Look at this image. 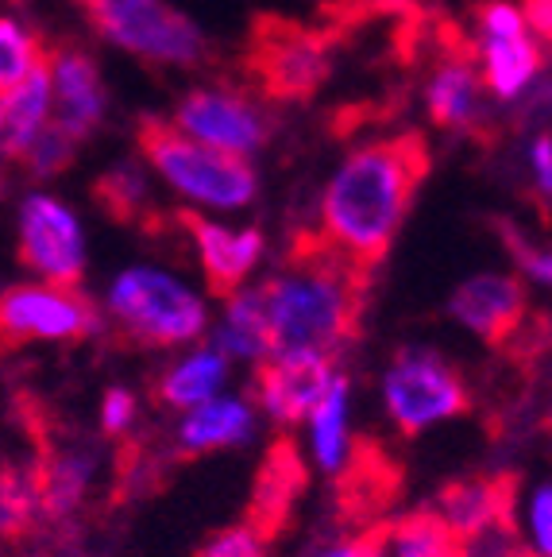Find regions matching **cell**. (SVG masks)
I'll return each mask as SVG.
<instances>
[{
	"label": "cell",
	"instance_id": "obj_1",
	"mask_svg": "<svg viewBox=\"0 0 552 557\" xmlns=\"http://www.w3.org/2000/svg\"><path fill=\"white\" fill-rule=\"evenodd\" d=\"M429 166L432 156L422 132H398L352 148L328 174L313 240L372 275L394 248Z\"/></svg>",
	"mask_w": 552,
	"mask_h": 557
},
{
	"label": "cell",
	"instance_id": "obj_2",
	"mask_svg": "<svg viewBox=\"0 0 552 557\" xmlns=\"http://www.w3.org/2000/svg\"><path fill=\"white\" fill-rule=\"evenodd\" d=\"M367 271L352 268L321 240L293 244L290 263L260 283L271 330V357L278 352H321L337 360L360 333L367 302Z\"/></svg>",
	"mask_w": 552,
	"mask_h": 557
},
{
	"label": "cell",
	"instance_id": "obj_3",
	"mask_svg": "<svg viewBox=\"0 0 552 557\" xmlns=\"http://www.w3.org/2000/svg\"><path fill=\"white\" fill-rule=\"evenodd\" d=\"M109 322L143 348L193 345L209 330V302L178 275L151 263H131L104 290Z\"/></svg>",
	"mask_w": 552,
	"mask_h": 557
},
{
	"label": "cell",
	"instance_id": "obj_4",
	"mask_svg": "<svg viewBox=\"0 0 552 557\" xmlns=\"http://www.w3.org/2000/svg\"><path fill=\"white\" fill-rule=\"evenodd\" d=\"M139 151L151 163V171L171 186L174 194H181L186 201L201 209H243L255 201L260 194V174L251 166V159H236L225 151L201 148L193 139H186L181 132H174L166 121L147 116L139 124Z\"/></svg>",
	"mask_w": 552,
	"mask_h": 557
},
{
	"label": "cell",
	"instance_id": "obj_5",
	"mask_svg": "<svg viewBox=\"0 0 552 557\" xmlns=\"http://www.w3.org/2000/svg\"><path fill=\"white\" fill-rule=\"evenodd\" d=\"M89 24L121 51L155 66H198L205 62V35L171 0H78Z\"/></svg>",
	"mask_w": 552,
	"mask_h": 557
},
{
	"label": "cell",
	"instance_id": "obj_6",
	"mask_svg": "<svg viewBox=\"0 0 552 557\" xmlns=\"http://www.w3.org/2000/svg\"><path fill=\"white\" fill-rule=\"evenodd\" d=\"M382 403L387 414L406 437L425 434L437 422H449L472 410V387L449 357L437 348H402L382 372Z\"/></svg>",
	"mask_w": 552,
	"mask_h": 557
},
{
	"label": "cell",
	"instance_id": "obj_7",
	"mask_svg": "<svg viewBox=\"0 0 552 557\" xmlns=\"http://www.w3.org/2000/svg\"><path fill=\"white\" fill-rule=\"evenodd\" d=\"M475 54L479 82L494 101H518L541 82L544 44L510 0H484L475 9Z\"/></svg>",
	"mask_w": 552,
	"mask_h": 557
},
{
	"label": "cell",
	"instance_id": "obj_8",
	"mask_svg": "<svg viewBox=\"0 0 552 557\" xmlns=\"http://www.w3.org/2000/svg\"><path fill=\"white\" fill-rule=\"evenodd\" d=\"M20 263L35 275V283L51 287H78L86 275L89 248L81 218L54 194L35 190L20 201L16 213Z\"/></svg>",
	"mask_w": 552,
	"mask_h": 557
},
{
	"label": "cell",
	"instance_id": "obj_9",
	"mask_svg": "<svg viewBox=\"0 0 552 557\" xmlns=\"http://www.w3.org/2000/svg\"><path fill=\"white\" fill-rule=\"evenodd\" d=\"M101 330V310L78 287L16 283L0 295V357L39 341H81Z\"/></svg>",
	"mask_w": 552,
	"mask_h": 557
},
{
	"label": "cell",
	"instance_id": "obj_10",
	"mask_svg": "<svg viewBox=\"0 0 552 557\" xmlns=\"http://www.w3.org/2000/svg\"><path fill=\"white\" fill-rule=\"evenodd\" d=\"M174 132L201 144V148L225 151V156L248 159L267 144L271 116L255 97L240 94L233 86H198L174 104Z\"/></svg>",
	"mask_w": 552,
	"mask_h": 557
},
{
	"label": "cell",
	"instance_id": "obj_11",
	"mask_svg": "<svg viewBox=\"0 0 552 557\" xmlns=\"http://www.w3.org/2000/svg\"><path fill=\"white\" fill-rule=\"evenodd\" d=\"M328 51L325 39L298 24H260L251 39V78L267 97L302 101L325 82Z\"/></svg>",
	"mask_w": 552,
	"mask_h": 557
},
{
	"label": "cell",
	"instance_id": "obj_12",
	"mask_svg": "<svg viewBox=\"0 0 552 557\" xmlns=\"http://www.w3.org/2000/svg\"><path fill=\"white\" fill-rule=\"evenodd\" d=\"M337 380V360L321 352H278L255 364V399L275 426L290 430L313 414Z\"/></svg>",
	"mask_w": 552,
	"mask_h": 557
},
{
	"label": "cell",
	"instance_id": "obj_13",
	"mask_svg": "<svg viewBox=\"0 0 552 557\" xmlns=\"http://www.w3.org/2000/svg\"><path fill=\"white\" fill-rule=\"evenodd\" d=\"M514 504H518L514 472H475L440 487L432 511L472 546L487 534H514Z\"/></svg>",
	"mask_w": 552,
	"mask_h": 557
},
{
	"label": "cell",
	"instance_id": "obj_14",
	"mask_svg": "<svg viewBox=\"0 0 552 557\" xmlns=\"http://www.w3.org/2000/svg\"><path fill=\"white\" fill-rule=\"evenodd\" d=\"M449 313L464 330L491 348H502L518 337L529 318V295L526 283L506 271H479L467 275L449 295Z\"/></svg>",
	"mask_w": 552,
	"mask_h": 557
},
{
	"label": "cell",
	"instance_id": "obj_15",
	"mask_svg": "<svg viewBox=\"0 0 552 557\" xmlns=\"http://www.w3.org/2000/svg\"><path fill=\"white\" fill-rule=\"evenodd\" d=\"M305 487H310V465L302 461V449L290 434H278L267 445L260 472L251 480V504L243 515V527H251L271 546L290 527V515L302 504Z\"/></svg>",
	"mask_w": 552,
	"mask_h": 557
},
{
	"label": "cell",
	"instance_id": "obj_16",
	"mask_svg": "<svg viewBox=\"0 0 552 557\" xmlns=\"http://www.w3.org/2000/svg\"><path fill=\"white\" fill-rule=\"evenodd\" d=\"M178 225L198 248V263L205 271V287L216 298H228L248 287V275L263 260V233L260 228H233L225 221H213L205 213L181 209Z\"/></svg>",
	"mask_w": 552,
	"mask_h": 557
},
{
	"label": "cell",
	"instance_id": "obj_17",
	"mask_svg": "<svg viewBox=\"0 0 552 557\" xmlns=\"http://www.w3.org/2000/svg\"><path fill=\"white\" fill-rule=\"evenodd\" d=\"M47 78H51L54 124L74 144L93 136L104 121V82L93 54L81 47H59L47 51Z\"/></svg>",
	"mask_w": 552,
	"mask_h": 557
},
{
	"label": "cell",
	"instance_id": "obj_18",
	"mask_svg": "<svg viewBox=\"0 0 552 557\" xmlns=\"http://www.w3.org/2000/svg\"><path fill=\"white\" fill-rule=\"evenodd\" d=\"M97 457L89 445H51L39 437V453H35V487H39V515L51 522L70 519L86 504L97 480Z\"/></svg>",
	"mask_w": 552,
	"mask_h": 557
},
{
	"label": "cell",
	"instance_id": "obj_19",
	"mask_svg": "<svg viewBox=\"0 0 552 557\" xmlns=\"http://www.w3.org/2000/svg\"><path fill=\"white\" fill-rule=\"evenodd\" d=\"M429 121L449 132H475L487 113V89L479 82L472 54H449L440 59L425 86Z\"/></svg>",
	"mask_w": 552,
	"mask_h": 557
},
{
	"label": "cell",
	"instance_id": "obj_20",
	"mask_svg": "<svg viewBox=\"0 0 552 557\" xmlns=\"http://www.w3.org/2000/svg\"><path fill=\"white\" fill-rule=\"evenodd\" d=\"M251 434H255V410L236 395H216L181 414L174 445L181 457H201L216 449H240L251 442Z\"/></svg>",
	"mask_w": 552,
	"mask_h": 557
},
{
	"label": "cell",
	"instance_id": "obj_21",
	"mask_svg": "<svg viewBox=\"0 0 552 557\" xmlns=\"http://www.w3.org/2000/svg\"><path fill=\"white\" fill-rule=\"evenodd\" d=\"M340 484V507H344L348 519H363L372 522L379 519V511L398 496V469L382 457H375V445L372 442H360L355 453H348L344 469L337 472Z\"/></svg>",
	"mask_w": 552,
	"mask_h": 557
},
{
	"label": "cell",
	"instance_id": "obj_22",
	"mask_svg": "<svg viewBox=\"0 0 552 557\" xmlns=\"http://www.w3.org/2000/svg\"><path fill=\"white\" fill-rule=\"evenodd\" d=\"M51 121H54V101H51L47 66L35 70L32 78H24L20 86L0 94V144L9 148V159H16Z\"/></svg>",
	"mask_w": 552,
	"mask_h": 557
},
{
	"label": "cell",
	"instance_id": "obj_23",
	"mask_svg": "<svg viewBox=\"0 0 552 557\" xmlns=\"http://www.w3.org/2000/svg\"><path fill=\"white\" fill-rule=\"evenodd\" d=\"M213 348L228 364H233V360L260 364V360H267L271 352H275V348H271V330H267V313H263L260 290L243 287L225 298V318L216 325Z\"/></svg>",
	"mask_w": 552,
	"mask_h": 557
},
{
	"label": "cell",
	"instance_id": "obj_24",
	"mask_svg": "<svg viewBox=\"0 0 552 557\" xmlns=\"http://www.w3.org/2000/svg\"><path fill=\"white\" fill-rule=\"evenodd\" d=\"M228 372H233V368H228V360L221 357L216 348H193V352H186L163 380H155V399L163 403V407L186 414V410L201 407V403L216 399V395L225 392Z\"/></svg>",
	"mask_w": 552,
	"mask_h": 557
},
{
	"label": "cell",
	"instance_id": "obj_25",
	"mask_svg": "<svg viewBox=\"0 0 552 557\" xmlns=\"http://www.w3.org/2000/svg\"><path fill=\"white\" fill-rule=\"evenodd\" d=\"M348 403H352V383L344 372H337L333 387L325 392V399L313 407L310 422V449H313V465L321 472H333L337 476L344 469L348 453H352V434H348Z\"/></svg>",
	"mask_w": 552,
	"mask_h": 557
},
{
	"label": "cell",
	"instance_id": "obj_26",
	"mask_svg": "<svg viewBox=\"0 0 552 557\" xmlns=\"http://www.w3.org/2000/svg\"><path fill=\"white\" fill-rule=\"evenodd\" d=\"M382 534H387L390 557H472L467 542L432 507L402 515L390 527H382Z\"/></svg>",
	"mask_w": 552,
	"mask_h": 557
},
{
	"label": "cell",
	"instance_id": "obj_27",
	"mask_svg": "<svg viewBox=\"0 0 552 557\" xmlns=\"http://www.w3.org/2000/svg\"><path fill=\"white\" fill-rule=\"evenodd\" d=\"M39 519L43 515H39V487H35L32 461L0 457V539H27Z\"/></svg>",
	"mask_w": 552,
	"mask_h": 557
},
{
	"label": "cell",
	"instance_id": "obj_28",
	"mask_svg": "<svg viewBox=\"0 0 552 557\" xmlns=\"http://www.w3.org/2000/svg\"><path fill=\"white\" fill-rule=\"evenodd\" d=\"M47 66L43 35L32 32L20 16L0 12V94L32 78L35 70Z\"/></svg>",
	"mask_w": 552,
	"mask_h": 557
},
{
	"label": "cell",
	"instance_id": "obj_29",
	"mask_svg": "<svg viewBox=\"0 0 552 557\" xmlns=\"http://www.w3.org/2000/svg\"><path fill=\"white\" fill-rule=\"evenodd\" d=\"M97 201H101L113 218L131 221L147 206V178L136 163H116L97 178Z\"/></svg>",
	"mask_w": 552,
	"mask_h": 557
},
{
	"label": "cell",
	"instance_id": "obj_30",
	"mask_svg": "<svg viewBox=\"0 0 552 557\" xmlns=\"http://www.w3.org/2000/svg\"><path fill=\"white\" fill-rule=\"evenodd\" d=\"M74 148H78V144L51 121L16 159L24 163V171L32 174V178H54V174H62L74 163Z\"/></svg>",
	"mask_w": 552,
	"mask_h": 557
},
{
	"label": "cell",
	"instance_id": "obj_31",
	"mask_svg": "<svg viewBox=\"0 0 552 557\" xmlns=\"http://www.w3.org/2000/svg\"><path fill=\"white\" fill-rule=\"evenodd\" d=\"M494 233L502 236V244H506L510 260L518 263L522 275L534 278V283H549L552 278V260H549V248H544L541 240H534V236L526 233L522 225H514L510 218H499L494 221Z\"/></svg>",
	"mask_w": 552,
	"mask_h": 557
},
{
	"label": "cell",
	"instance_id": "obj_32",
	"mask_svg": "<svg viewBox=\"0 0 552 557\" xmlns=\"http://www.w3.org/2000/svg\"><path fill=\"white\" fill-rule=\"evenodd\" d=\"M193 557H271V549L251 527L236 522V527H225V531L209 534V539L193 549Z\"/></svg>",
	"mask_w": 552,
	"mask_h": 557
},
{
	"label": "cell",
	"instance_id": "obj_33",
	"mask_svg": "<svg viewBox=\"0 0 552 557\" xmlns=\"http://www.w3.org/2000/svg\"><path fill=\"white\" fill-rule=\"evenodd\" d=\"M552 487L549 484H537L529 492V504H526V542H529V554L534 557H549L552 554Z\"/></svg>",
	"mask_w": 552,
	"mask_h": 557
},
{
	"label": "cell",
	"instance_id": "obj_34",
	"mask_svg": "<svg viewBox=\"0 0 552 557\" xmlns=\"http://www.w3.org/2000/svg\"><path fill=\"white\" fill-rule=\"evenodd\" d=\"M136 410H139V403H136V395H131L128 387H109V392H104V399H101L104 434H109V437L128 434V426L136 422Z\"/></svg>",
	"mask_w": 552,
	"mask_h": 557
},
{
	"label": "cell",
	"instance_id": "obj_35",
	"mask_svg": "<svg viewBox=\"0 0 552 557\" xmlns=\"http://www.w3.org/2000/svg\"><path fill=\"white\" fill-rule=\"evenodd\" d=\"M552 139H549V132H541V136L529 144V151H526V159H529V174H534V183H537V190H541V198H549V190H552Z\"/></svg>",
	"mask_w": 552,
	"mask_h": 557
},
{
	"label": "cell",
	"instance_id": "obj_36",
	"mask_svg": "<svg viewBox=\"0 0 552 557\" xmlns=\"http://www.w3.org/2000/svg\"><path fill=\"white\" fill-rule=\"evenodd\" d=\"M367 534H372V531H363V534H352V539L333 542V546L317 549V557H363V554H367Z\"/></svg>",
	"mask_w": 552,
	"mask_h": 557
},
{
	"label": "cell",
	"instance_id": "obj_37",
	"mask_svg": "<svg viewBox=\"0 0 552 557\" xmlns=\"http://www.w3.org/2000/svg\"><path fill=\"white\" fill-rule=\"evenodd\" d=\"M4 166H9V148L0 144V190H4Z\"/></svg>",
	"mask_w": 552,
	"mask_h": 557
},
{
	"label": "cell",
	"instance_id": "obj_38",
	"mask_svg": "<svg viewBox=\"0 0 552 557\" xmlns=\"http://www.w3.org/2000/svg\"><path fill=\"white\" fill-rule=\"evenodd\" d=\"M499 557H534L529 549H510V554H499Z\"/></svg>",
	"mask_w": 552,
	"mask_h": 557
}]
</instances>
